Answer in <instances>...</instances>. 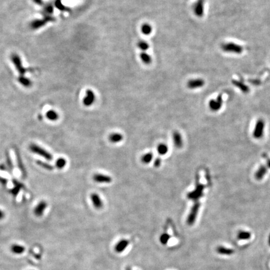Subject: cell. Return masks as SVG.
<instances>
[{
    "instance_id": "obj_1",
    "label": "cell",
    "mask_w": 270,
    "mask_h": 270,
    "mask_svg": "<svg viewBox=\"0 0 270 270\" xmlns=\"http://www.w3.org/2000/svg\"><path fill=\"white\" fill-rule=\"evenodd\" d=\"M204 185L199 183L198 180H197L195 189L193 191L188 193V194H187V197L190 200L194 201H198L204 194Z\"/></svg>"
},
{
    "instance_id": "obj_2",
    "label": "cell",
    "mask_w": 270,
    "mask_h": 270,
    "mask_svg": "<svg viewBox=\"0 0 270 270\" xmlns=\"http://www.w3.org/2000/svg\"><path fill=\"white\" fill-rule=\"evenodd\" d=\"M221 48L223 51L227 52V53H231L235 54H241L243 51V48L242 46L233 43L228 42L222 45Z\"/></svg>"
},
{
    "instance_id": "obj_3",
    "label": "cell",
    "mask_w": 270,
    "mask_h": 270,
    "mask_svg": "<svg viewBox=\"0 0 270 270\" xmlns=\"http://www.w3.org/2000/svg\"><path fill=\"white\" fill-rule=\"evenodd\" d=\"M29 149L33 153L41 156V157L45 158L46 160H47L48 161H51V160H52V159H53V156L51 155V154H50L46 150H45V149L42 148L39 146H38V145H36V144H31L29 147Z\"/></svg>"
},
{
    "instance_id": "obj_4",
    "label": "cell",
    "mask_w": 270,
    "mask_h": 270,
    "mask_svg": "<svg viewBox=\"0 0 270 270\" xmlns=\"http://www.w3.org/2000/svg\"><path fill=\"white\" fill-rule=\"evenodd\" d=\"M200 207V202L198 201H195L194 205L193 206L190 210V212L188 216V218H187V223H188V225L191 226L194 223L197 218V215H198V213Z\"/></svg>"
},
{
    "instance_id": "obj_5",
    "label": "cell",
    "mask_w": 270,
    "mask_h": 270,
    "mask_svg": "<svg viewBox=\"0 0 270 270\" xmlns=\"http://www.w3.org/2000/svg\"><path fill=\"white\" fill-rule=\"evenodd\" d=\"M11 59H12V61L13 62V63L14 64L16 70L20 74V76L24 75L26 71V69L23 66L22 61V59H21L19 56L17 54H13L11 56Z\"/></svg>"
},
{
    "instance_id": "obj_6",
    "label": "cell",
    "mask_w": 270,
    "mask_h": 270,
    "mask_svg": "<svg viewBox=\"0 0 270 270\" xmlns=\"http://www.w3.org/2000/svg\"><path fill=\"white\" fill-rule=\"evenodd\" d=\"M265 128V122L262 119H259L257 121L253 131V137L256 139L263 137Z\"/></svg>"
},
{
    "instance_id": "obj_7",
    "label": "cell",
    "mask_w": 270,
    "mask_h": 270,
    "mask_svg": "<svg viewBox=\"0 0 270 270\" xmlns=\"http://www.w3.org/2000/svg\"><path fill=\"white\" fill-rule=\"evenodd\" d=\"M223 105V96L222 95H219L216 100H211L209 101L208 106L210 110L213 111H219Z\"/></svg>"
},
{
    "instance_id": "obj_8",
    "label": "cell",
    "mask_w": 270,
    "mask_h": 270,
    "mask_svg": "<svg viewBox=\"0 0 270 270\" xmlns=\"http://www.w3.org/2000/svg\"><path fill=\"white\" fill-rule=\"evenodd\" d=\"M96 100V96L91 89H88L86 92V95L83 100V105L85 106H91L95 103Z\"/></svg>"
},
{
    "instance_id": "obj_9",
    "label": "cell",
    "mask_w": 270,
    "mask_h": 270,
    "mask_svg": "<svg viewBox=\"0 0 270 270\" xmlns=\"http://www.w3.org/2000/svg\"><path fill=\"white\" fill-rule=\"evenodd\" d=\"M53 19V18H52L51 16H45L42 19H36V20L33 21V22L31 23L30 26L33 29H38L39 28L43 27L47 23V22H50V21H52Z\"/></svg>"
},
{
    "instance_id": "obj_10",
    "label": "cell",
    "mask_w": 270,
    "mask_h": 270,
    "mask_svg": "<svg viewBox=\"0 0 270 270\" xmlns=\"http://www.w3.org/2000/svg\"><path fill=\"white\" fill-rule=\"evenodd\" d=\"M205 84L204 81L201 78H196V79H190L188 83H187V86L188 88L194 89L196 88H200L203 87Z\"/></svg>"
},
{
    "instance_id": "obj_11",
    "label": "cell",
    "mask_w": 270,
    "mask_h": 270,
    "mask_svg": "<svg viewBox=\"0 0 270 270\" xmlns=\"http://www.w3.org/2000/svg\"><path fill=\"white\" fill-rule=\"evenodd\" d=\"M93 180L99 183H110L112 181V178L109 176L97 173L93 176Z\"/></svg>"
},
{
    "instance_id": "obj_12",
    "label": "cell",
    "mask_w": 270,
    "mask_h": 270,
    "mask_svg": "<svg viewBox=\"0 0 270 270\" xmlns=\"http://www.w3.org/2000/svg\"><path fill=\"white\" fill-rule=\"evenodd\" d=\"M204 0H198L194 5V12L197 16L201 17L204 14Z\"/></svg>"
},
{
    "instance_id": "obj_13",
    "label": "cell",
    "mask_w": 270,
    "mask_h": 270,
    "mask_svg": "<svg viewBox=\"0 0 270 270\" xmlns=\"http://www.w3.org/2000/svg\"><path fill=\"white\" fill-rule=\"evenodd\" d=\"M91 200L92 203L96 209H101L103 206V203L97 193H92L91 194Z\"/></svg>"
},
{
    "instance_id": "obj_14",
    "label": "cell",
    "mask_w": 270,
    "mask_h": 270,
    "mask_svg": "<svg viewBox=\"0 0 270 270\" xmlns=\"http://www.w3.org/2000/svg\"><path fill=\"white\" fill-rule=\"evenodd\" d=\"M173 140L174 145L178 148H181L183 147V141L181 134L178 131H174L173 134Z\"/></svg>"
},
{
    "instance_id": "obj_15",
    "label": "cell",
    "mask_w": 270,
    "mask_h": 270,
    "mask_svg": "<svg viewBox=\"0 0 270 270\" xmlns=\"http://www.w3.org/2000/svg\"><path fill=\"white\" fill-rule=\"evenodd\" d=\"M130 241L127 240H121L115 246V250L117 253H122L128 247Z\"/></svg>"
},
{
    "instance_id": "obj_16",
    "label": "cell",
    "mask_w": 270,
    "mask_h": 270,
    "mask_svg": "<svg viewBox=\"0 0 270 270\" xmlns=\"http://www.w3.org/2000/svg\"><path fill=\"white\" fill-rule=\"evenodd\" d=\"M47 204L45 201H41L38 203L34 210V213L36 216H42L46 208Z\"/></svg>"
},
{
    "instance_id": "obj_17",
    "label": "cell",
    "mask_w": 270,
    "mask_h": 270,
    "mask_svg": "<svg viewBox=\"0 0 270 270\" xmlns=\"http://www.w3.org/2000/svg\"><path fill=\"white\" fill-rule=\"evenodd\" d=\"M267 172H268V168L265 167V166L264 165L261 166V167L258 168V170H257V171L255 174L256 179L258 180H262L267 173Z\"/></svg>"
},
{
    "instance_id": "obj_18",
    "label": "cell",
    "mask_w": 270,
    "mask_h": 270,
    "mask_svg": "<svg viewBox=\"0 0 270 270\" xmlns=\"http://www.w3.org/2000/svg\"><path fill=\"white\" fill-rule=\"evenodd\" d=\"M123 139V136L119 133H113L110 134L109 140L113 143H118L121 142Z\"/></svg>"
},
{
    "instance_id": "obj_19",
    "label": "cell",
    "mask_w": 270,
    "mask_h": 270,
    "mask_svg": "<svg viewBox=\"0 0 270 270\" xmlns=\"http://www.w3.org/2000/svg\"><path fill=\"white\" fill-rule=\"evenodd\" d=\"M232 83L245 93H247L250 91V89H249L248 86H247L246 85L243 84V83L240 81H238L237 80H233Z\"/></svg>"
},
{
    "instance_id": "obj_20",
    "label": "cell",
    "mask_w": 270,
    "mask_h": 270,
    "mask_svg": "<svg viewBox=\"0 0 270 270\" xmlns=\"http://www.w3.org/2000/svg\"><path fill=\"white\" fill-rule=\"evenodd\" d=\"M216 251L219 254L225 255H231L234 253V250L233 249L227 248L223 246H219L216 249Z\"/></svg>"
},
{
    "instance_id": "obj_21",
    "label": "cell",
    "mask_w": 270,
    "mask_h": 270,
    "mask_svg": "<svg viewBox=\"0 0 270 270\" xmlns=\"http://www.w3.org/2000/svg\"><path fill=\"white\" fill-rule=\"evenodd\" d=\"M18 81L21 85H22L23 86L25 87H29L32 85V81H31V80L25 77L24 75L19 76V77L18 78Z\"/></svg>"
},
{
    "instance_id": "obj_22",
    "label": "cell",
    "mask_w": 270,
    "mask_h": 270,
    "mask_svg": "<svg viewBox=\"0 0 270 270\" xmlns=\"http://www.w3.org/2000/svg\"><path fill=\"white\" fill-rule=\"evenodd\" d=\"M157 151L159 154L164 155L168 152V147L167 144L164 143H160L157 147Z\"/></svg>"
},
{
    "instance_id": "obj_23",
    "label": "cell",
    "mask_w": 270,
    "mask_h": 270,
    "mask_svg": "<svg viewBox=\"0 0 270 270\" xmlns=\"http://www.w3.org/2000/svg\"><path fill=\"white\" fill-rule=\"evenodd\" d=\"M141 32L145 35H149L152 33L153 31V28L152 26H151V25L148 24V23H144L141 28Z\"/></svg>"
},
{
    "instance_id": "obj_24",
    "label": "cell",
    "mask_w": 270,
    "mask_h": 270,
    "mask_svg": "<svg viewBox=\"0 0 270 270\" xmlns=\"http://www.w3.org/2000/svg\"><path fill=\"white\" fill-rule=\"evenodd\" d=\"M140 58H141L142 61L145 64L148 65V64L151 63L152 61L151 56L144 51L142 52V53L140 54Z\"/></svg>"
},
{
    "instance_id": "obj_25",
    "label": "cell",
    "mask_w": 270,
    "mask_h": 270,
    "mask_svg": "<svg viewBox=\"0 0 270 270\" xmlns=\"http://www.w3.org/2000/svg\"><path fill=\"white\" fill-rule=\"evenodd\" d=\"M153 159V154L151 152L146 153L141 157V161L144 164H148L152 161Z\"/></svg>"
},
{
    "instance_id": "obj_26",
    "label": "cell",
    "mask_w": 270,
    "mask_h": 270,
    "mask_svg": "<svg viewBox=\"0 0 270 270\" xmlns=\"http://www.w3.org/2000/svg\"><path fill=\"white\" fill-rule=\"evenodd\" d=\"M46 117L51 121H56L58 119V114L54 110H49L46 113Z\"/></svg>"
},
{
    "instance_id": "obj_27",
    "label": "cell",
    "mask_w": 270,
    "mask_h": 270,
    "mask_svg": "<svg viewBox=\"0 0 270 270\" xmlns=\"http://www.w3.org/2000/svg\"><path fill=\"white\" fill-rule=\"evenodd\" d=\"M251 233L248 231H240L238 234V240H248L251 238Z\"/></svg>"
},
{
    "instance_id": "obj_28",
    "label": "cell",
    "mask_w": 270,
    "mask_h": 270,
    "mask_svg": "<svg viewBox=\"0 0 270 270\" xmlns=\"http://www.w3.org/2000/svg\"><path fill=\"white\" fill-rule=\"evenodd\" d=\"M12 250L14 253L16 254H21L25 251V248L21 245H14L12 247Z\"/></svg>"
},
{
    "instance_id": "obj_29",
    "label": "cell",
    "mask_w": 270,
    "mask_h": 270,
    "mask_svg": "<svg viewBox=\"0 0 270 270\" xmlns=\"http://www.w3.org/2000/svg\"><path fill=\"white\" fill-rule=\"evenodd\" d=\"M43 11L45 16H50L51 15L53 12V7L51 5H45Z\"/></svg>"
},
{
    "instance_id": "obj_30",
    "label": "cell",
    "mask_w": 270,
    "mask_h": 270,
    "mask_svg": "<svg viewBox=\"0 0 270 270\" xmlns=\"http://www.w3.org/2000/svg\"><path fill=\"white\" fill-rule=\"evenodd\" d=\"M138 46L141 50H142L144 52L146 51L147 49H148V48H150L149 44L144 41H140L138 43Z\"/></svg>"
},
{
    "instance_id": "obj_31",
    "label": "cell",
    "mask_w": 270,
    "mask_h": 270,
    "mask_svg": "<svg viewBox=\"0 0 270 270\" xmlns=\"http://www.w3.org/2000/svg\"><path fill=\"white\" fill-rule=\"evenodd\" d=\"M66 164V161L65 159H64L63 158H61L58 159L56 162V167L58 168H59V169L63 168L65 167Z\"/></svg>"
},
{
    "instance_id": "obj_32",
    "label": "cell",
    "mask_w": 270,
    "mask_h": 270,
    "mask_svg": "<svg viewBox=\"0 0 270 270\" xmlns=\"http://www.w3.org/2000/svg\"><path fill=\"white\" fill-rule=\"evenodd\" d=\"M170 238V236L168 234L164 233L161 235V236L160 238V242L163 245H166V244H167V243L168 242Z\"/></svg>"
},
{
    "instance_id": "obj_33",
    "label": "cell",
    "mask_w": 270,
    "mask_h": 270,
    "mask_svg": "<svg viewBox=\"0 0 270 270\" xmlns=\"http://www.w3.org/2000/svg\"><path fill=\"white\" fill-rule=\"evenodd\" d=\"M55 6H56L58 9L61 10V11L65 12V11H67V10L68 9L66 6H65L63 5V3H62V2H61V0H56V2H55Z\"/></svg>"
},
{
    "instance_id": "obj_34",
    "label": "cell",
    "mask_w": 270,
    "mask_h": 270,
    "mask_svg": "<svg viewBox=\"0 0 270 270\" xmlns=\"http://www.w3.org/2000/svg\"><path fill=\"white\" fill-rule=\"evenodd\" d=\"M37 164L38 165H39V166H41V167H42L43 168L48 170H53V167H52L51 165H50V164H48L46 163H45L43 161H37Z\"/></svg>"
},
{
    "instance_id": "obj_35",
    "label": "cell",
    "mask_w": 270,
    "mask_h": 270,
    "mask_svg": "<svg viewBox=\"0 0 270 270\" xmlns=\"http://www.w3.org/2000/svg\"><path fill=\"white\" fill-rule=\"evenodd\" d=\"M161 164V159L160 158H157L154 161V167L156 168H158L160 167Z\"/></svg>"
},
{
    "instance_id": "obj_36",
    "label": "cell",
    "mask_w": 270,
    "mask_h": 270,
    "mask_svg": "<svg viewBox=\"0 0 270 270\" xmlns=\"http://www.w3.org/2000/svg\"><path fill=\"white\" fill-rule=\"evenodd\" d=\"M263 157L266 159V161H267V164H268V167L269 168H270V158H268V157H267V155L266 154H263Z\"/></svg>"
},
{
    "instance_id": "obj_37",
    "label": "cell",
    "mask_w": 270,
    "mask_h": 270,
    "mask_svg": "<svg viewBox=\"0 0 270 270\" xmlns=\"http://www.w3.org/2000/svg\"><path fill=\"white\" fill-rule=\"evenodd\" d=\"M0 183H1L3 185H6L7 183V180L3 178L0 177Z\"/></svg>"
},
{
    "instance_id": "obj_38",
    "label": "cell",
    "mask_w": 270,
    "mask_h": 270,
    "mask_svg": "<svg viewBox=\"0 0 270 270\" xmlns=\"http://www.w3.org/2000/svg\"><path fill=\"white\" fill-rule=\"evenodd\" d=\"M33 2L36 4L38 5H43V0H33Z\"/></svg>"
},
{
    "instance_id": "obj_39",
    "label": "cell",
    "mask_w": 270,
    "mask_h": 270,
    "mask_svg": "<svg viewBox=\"0 0 270 270\" xmlns=\"http://www.w3.org/2000/svg\"><path fill=\"white\" fill-rule=\"evenodd\" d=\"M0 170H1L2 171H6V167H5V165H4V164L0 165Z\"/></svg>"
},
{
    "instance_id": "obj_40",
    "label": "cell",
    "mask_w": 270,
    "mask_h": 270,
    "mask_svg": "<svg viewBox=\"0 0 270 270\" xmlns=\"http://www.w3.org/2000/svg\"><path fill=\"white\" fill-rule=\"evenodd\" d=\"M4 216H5L4 215V213L1 210H0V219H2L4 217Z\"/></svg>"
},
{
    "instance_id": "obj_41",
    "label": "cell",
    "mask_w": 270,
    "mask_h": 270,
    "mask_svg": "<svg viewBox=\"0 0 270 270\" xmlns=\"http://www.w3.org/2000/svg\"><path fill=\"white\" fill-rule=\"evenodd\" d=\"M128 270H131V269H128Z\"/></svg>"
}]
</instances>
